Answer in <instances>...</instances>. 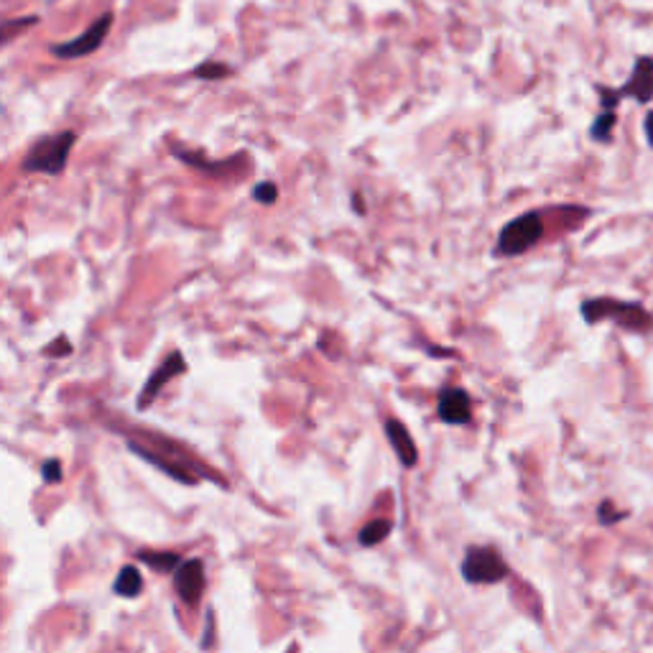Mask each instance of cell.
I'll list each match as a JSON object with an SVG mask.
<instances>
[{"instance_id": "cell-1", "label": "cell", "mask_w": 653, "mask_h": 653, "mask_svg": "<svg viewBox=\"0 0 653 653\" xmlns=\"http://www.w3.org/2000/svg\"><path fill=\"white\" fill-rule=\"evenodd\" d=\"M582 319L587 324L597 322H615L618 327L628 332H638V335H646V332L653 330V317L643 304H636V301H620L610 299V296H600V299H587L582 301Z\"/></svg>"}, {"instance_id": "cell-2", "label": "cell", "mask_w": 653, "mask_h": 653, "mask_svg": "<svg viewBox=\"0 0 653 653\" xmlns=\"http://www.w3.org/2000/svg\"><path fill=\"white\" fill-rule=\"evenodd\" d=\"M74 143H77V133L74 131H57L52 136H44L31 146V151L23 159L21 169L26 174H49V177H59L64 174L69 164V154H72Z\"/></svg>"}, {"instance_id": "cell-3", "label": "cell", "mask_w": 653, "mask_h": 653, "mask_svg": "<svg viewBox=\"0 0 653 653\" xmlns=\"http://www.w3.org/2000/svg\"><path fill=\"white\" fill-rule=\"evenodd\" d=\"M597 100L605 113H615L618 103L636 100L648 105L653 100V57H638L628 82L620 87H597Z\"/></svg>"}, {"instance_id": "cell-4", "label": "cell", "mask_w": 653, "mask_h": 653, "mask_svg": "<svg viewBox=\"0 0 653 653\" xmlns=\"http://www.w3.org/2000/svg\"><path fill=\"white\" fill-rule=\"evenodd\" d=\"M541 238H544V217H541V212L531 210L526 212V215H518L516 220H511L506 228L500 230L498 240H495L493 256L498 258L523 256V253L534 248Z\"/></svg>"}, {"instance_id": "cell-5", "label": "cell", "mask_w": 653, "mask_h": 653, "mask_svg": "<svg viewBox=\"0 0 653 653\" xmlns=\"http://www.w3.org/2000/svg\"><path fill=\"white\" fill-rule=\"evenodd\" d=\"M462 577L472 585H495V582L506 580L508 564L500 557L498 551L483 546V549H470L462 559Z\"/></svg>"}, {"instance_id": "cell-6", "label": "cell", "mask_w": 653, "mask_h": 653, "mask_svg": "<svg viewBox=\"0 0 653 653\" xmlns=\"http://www.w3.org/2000/svg\"><path fill=\"white\" fill-rule=\"evenodd\" d=\"M110 26H113V13H105V16H100L95 23H92L90 29L82 31V34L77 36V39L64 41V44H54L52 46V54L57 59H82V57H90V54H95L97 49L103 46V41L108 39Z\"/></svg>"}, {"instance_id": "cell-7", "label": "cell", "mask_w": 653, "mask_h": 653, "mask_svg": "<svg viewBox=\"0 0 653 653\" xmlns=\"http://www.w3.org/2000/svg\"><path fill=\"white\" fill-rule=\"evenodd\" d=\"M182 373H187V360L182 358V353H177V350H174L169 358H164V363H161L159 368L151 373V378L146 381L141 396H138V409L141 411L148 409V406L156 401V396L161 393V388H164L171 378H177V375H182Z\"/></svg>"}, {"instance_id": "cell-8", "label": "cell", "mask_w": 653, "mask_h": 653, "mask_svg": "<svg viewBox=\"0 0 653 653\" xmlns=\"http://www.w3.org/2000/svg\"><path fill=\"white\" fill-rule=\"evenodd\" d=\"M174 590L187 605H197L205 592V564L202 559H187L174 569Z\"/></svg>"}, {"instance_id": "cell-9", "label": "cell", "mask_w": 653, "mask_h": 653, "mask_svg": "<svg viewBox=\"0 0 653 653\" xmlns=\"http://www.w3.org/2000/svg\"><path fill=\"white\" fill-rule=\"evenodd\" d=\"M437 414L444 424H452V426L470 424V419H472L470 393H467L465 388H457V386L444 388V391L439 393Z\"/></svg>"}, {"instance_id": "cell-10", "label": "cell", "mask_w": 653, "mask_h": 653, "mask_svg": "<svg viewBox=\"0 0 653 653\" xmlns=\"http://www.w3.org/2000/svg\"><path fill=\"white\" fill-rule=\"evenodd\" d=\"M386 437H388V442H391L396 457L401 460V465L414 467L416 462H419V449H416V444H414V439H411L409 429H406L401 421H398V419H388L386 421Z\"/></svg>"}, {"instance_id": "cell-11", "label": "cell", "mask_w": 653, "mask_h": 653, "mask_svg": "<svg viewBox=\"0 0 653 653\" xmlns=\"http://www.w3.org/2000/svg\"><path fill=\"white\" fill-rule=\"evenodd\" d=\"M138 559H141V562H146L148 567L159 574L174 572V569L182 564V557H179V554H174V551H141V554H138Z\"/></svg>"}, {"instance_id": "cell-12", "label": "cell", "mask_w": 653, "mask_h": 653, "mask_svg": "<svg viewBox=\"0 0 653 653\" xmlns=\"http://www.w3.org/2000/svg\"><path fill=\"white\" fill-rule=\"evenodd\" d=\"M143 587V577L136 567H123L118 574V580H115L113 592L120 597H138Z\"/></svg>"}, {"instance_id": "cell-13", "label": "cell", "mask_w": 653, "mask_h": 653, "mask_svg": "<svg viewBox=\"0 0 653 653\" xmlns=\"http://www.w3.org/2000/svg\"><path fill=\"white\" fill-rule=\"evenodd\" d=\"M36 23H39V16H23V18H11V21H3L0 23V46L11 44L13 39L26 34V29L36 26Z\"/></svg>"}, {"instance_id": "cell-14", "label": "cell", "mask_w": 653, "mask_h": 653, "mask_svg": "<svg viewBox=\"0 0 653 653\" xmlns=\"http://www.w3.org/2000/svg\"><path fill=\"white\" fill-rule=\"evenodd\" d=\"M615 123H618V115L605 113V110H602V113L597 115L595 123H592V128H590L592 141H597V143H610V141H613Z\"/></svg>"}, {"instance_id": "cell-15", "label": "cell", "mask_w": 653, "mask_h": 653, "mask_svg": "<svg viewBox=\"0 0 653 653\" xmlns=\"http://www.w3.org/2000/svg\"><path fill=\"white\" fill-rule=\"evenodd\" d=\"M391 529H393V523L388 521V518H378V521H370L368 526H363V531H360V544L375 546L378 541L388 539Z\"/></svg>"}, {"instance_id": "cell-16", "label": "cell", "mask_w": 653, "mask_h": 653, "mask_svg": "<svg viewBox=\"0 0 653 653\" xmlns=\"http://www.w3.org/2000/svg\"><path fill=\"white\" fill-rule=\"evenodd\" d=\"M192 74L197 77V80H225V77L233 74V69L222 62H205L199 64V67H194Z\"/></svg>"}, {"instance_id": "cell-17", "label": "cell", "mask_w": 653, "mask_h": 653, "mask_svg": "<svg viewBox=\"0 0 653 653\" xmlns=\"http://www.w3.org/2000/svg\"><path fill=\"white\" fill-rule=\"evenodd\" d=\"M253 199H256L258 205H273L276 199H279V187L273 182H261L253 187Z\"/></svg>"}, {"instance_id": "cell-18", "label": "cell", "mask_w": 653, "mask_h": 653, "mask_svg": "<svg viewBox=\"0 0 653 653\" xmlns=\"http://www.w3.org/2000/svg\"><path fill=\"white\" fill-rule=\"evenodd\" d=\"M41 475H44V483L54 485L62 480V462L59 460H46L44 465H41Z\"/></svg>"}, {"instance_id": "cell-19", "label": "cell", "mask_w": 653, "mask_h": 653, "mask_svg": "<svg viewBox=\"0 0 653 653\" xmlns=\"http://www.w3.org/2000/svg\"><path fill=\"white\" fill-rule=\"evenodd\" d=\"M597 516H600V521L605 523V526H610V523H615V521H620V518L625 516V513H620V511H615V506L613 503H610V500H605V503H600V508H597Z\"/></svg>"}, {"instance_id": "cell-20", "label": "cell", "mask_w": 653, "mask_h": 653, "mask_svg": "<svg viewBox=\"0 0 653 653\" xmlns=\"http://www.w3.org/2000/svg\"><path fill=\"white\" fill-rule=\"evenodd\" d=\"M59 353H64V355L72 353V345L67 342V337H57V340H54V345L46 347V355H59Z\"/></svg>"}, {"instance_id": "cell-21", "label": "cell", "mask_w": 653, "mask_h": 653, "mask_svg": "<svg viewBox=\"0 0 653 653\" xmlns=\"http://www.w3.org/2000/svg\"><path fill=\"white\" fill-rule=\"evenodd\" d=\"M643 133H646L648 138V146L653 148V110L651 113H646V120H643Z\"/></svg>"}, {"instance_id": "cell-22", "label": "cell", "mask_w": 653, "mask_h": 653, "mask_svg": "<svg viewBox=\"0 0 653 653\" xmlns=\"http://www.w3.org/2000/svg\"><path fill=\"white\" fill-rule=\"evenodd\" d=\"M353 210L358 212V215H365V202H363V194H358V192L353 194Z\"/></svg>"}]
</instances>
